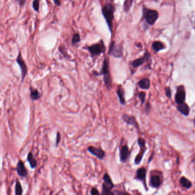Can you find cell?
<instances>
[{
	"label": "cell",
	"instance_id": "obj_23",
	"mask_svg": "<svg viewBox=\"0 0 195 195\" xmlns=\"http://www.w3.org/2000/svg\"><path fill=\"white\" fill-rule=\"evenodd\" d=\"M101 194H104V195L114 194V192H112L111 189L108 188L104 183H103L102 184V192H101Z\"/></svg>",
	"mask_w": 195,
	"mask_h": 195
},
{
	"label": "cell",
	"instance_id": "obj_22",
	"mask_svg": "<svg viewBox=\"0 0 195 195\" xmlns=\"http://www.w3.org/2000/svg\"><path fill=\"white\" fill-rule=\"evenodd\" d=\"M180 184L182 185V186L186 188V189H189L192 186L191 182L184 177H182L180 178Z\"/></svg>",
	"mask_w": 195,
	"mask_h": 195
},
{
	"label": "cell",
	"instance_id": "obj_5",
	"mask_svg": "<svg viewBox=\"0 0 195 195\" xmlns=\"http://www.w3.org/2000/svg\"><path fill=\"white\" fill-rule=\"evenodd\" d=\"M16 61L17 63L18 64V65L20 66V70H21V83L23 82V81H24L25 78L26 77L27 74H28V67L27 66V64L25 62V61L24 60L22 56H21V53L20 52L17 59H16Z\"/></svg>",
	"mask_w": 195,
	"mask_h": 195
},
{
	"label": "cell",
	"instance_id": "obj_15",
	"mask_svg": "<svg viewBox=\"0 0 195 195\" xmlns=\"http://www.w3.org/2000/svg\"><path fill=\"white\" fill-rule=\"evenodd\" d=\"M178 111L185 116H188L189 113V108L188 105L184 102L181 104H178L177 107Z\"/></svg>",
	"mask_w": 195,
	"mask_h": 195
},
{
	"label": "cell",
	"instance_id": "obj_3",
	"mask_svg": "<svg viewBox=\"0 0 195 195\" xmlns=\"http://www.w3.org/2000/svg\"><path fill=\"white\" fill-rule=\"evenodd\" d=\"M86 49L89 51L92 57L98 56L105 52L106 48L104 41L100 40L97 43L86 47Z\"/></svg>",
	"mask_w": 195,
	"mask_h": 195
},
{
	"label": "cell",
	"instance_id": "obj_27",
	"mask_svg": "<svg viewBox=\"0 0 195 195\" xmlns=\"http://www.w3.org/2000/svg\"><path fill=\"white\" fill-rule=\"evenodd\" d=\"M133 0H125L124 4V9L125 12H128L132 6Z\"/></svg>",
	"mask_w": 195,
	"mask_h": 195
},
{
	"label": "cell",
	"instance_id": "obj_35",
	"mask_svg": "<svg viewBox=\"0 0 195 195\" xmlns=\"http://www.w3.org/2000/svg\"><path fill=\"white\" fill-rule=\"evenodd\" d=\"M194 124H195V117H194Z\"/></svg>",
	"mask_w": 195,
	"mask_h": 195
},
{
	"label": "cell",
	"instance_id": "obj_24",
	"mask_svg": "<svg viewBox=\"0 0 195 195\" xmlns=\"http://www.w3.org/2000/svg\"><path fill=\"white\" fill-rule=\"evenodd\" d=\"M152 47H153V49L155 50L156 51H159L164 48V44L160 41L154 42L152 44Z\"/></svg>",
	"mask_w": 195,
	"mask_h": 195
},
{
	"label": "cell",
	"instance_id": "obj_29",
	"mask_svg": "<svg viewBox=\"0 0 195 195\" xmlns=\"http://www.w3.org/2000/svg\"><path fill=\"white\" fill-rule=\"evenodd\" d=\"M61 133L59 132H58L57 133V135H56V143H55V146L56 147H58V144H60V143L61 141Z\"/></svg>",
	"mask_w": 195,
	"mask_h": 195
},
{
	"label": "cell",
	"instance_id": "obj_33",
	"mask_svg": "<svg viewBox=\"0 0 195 195\" xmlns=\"http://www.w3.org/2000/svg\"><path fill=\"white\" fill-rule=\"evenodd\" d=\"M16 1L19 3V4L21 7H23L25 5V3L26 2V0H16Z\"/></svg>",
	"mask_w": 195,
	"mask_h": 195
},
{
	"label": "cell",
	"instance_id": "obj_28",
	"mask_svg": "<svg viewBox=\"0 0 195 195\" xmlns=\"http://www.w3.org/2000/svg\"><path fill=\"white\" fill-rule=\"evenodd\" d=\"M33 8L36 12H38L40 8V2L39 0H33Z\"/></svg>",
	"mask_w": 195,
	"mask_h": 195
},
{
	"label": "cell",
	"instance_id": "obj_31",
	"mask_svg": "<svg viewBox=\"0 0 195 195\" xmlns=\"http://www.w3.org/2000/svg\"><path fill=\"white\" fill-rule=\"evenodd\" d=\"M90 194L92 195H95V194H101V193L99 191V190L97 189L96 188L93 187V188H92V189L90 190Z\"/></svg>",
	"mask_w": 195,
	"mask_h": 195
},
{
	"label": "cell",
	"instance_id": "obj_14",
	"mask_svg": "<svg viewBox=\"0 0 195 195\" xmlns=\"http://www.w3.org/2000/svg\"><path fill=\"white\" fill-rule=\"evenodd\" d=\"M103 180L104 181L103 183L110 189L112 190L114 188L115 185H114V184L112 181V180L110 176L107 173H106L104 174L103 177Z\"/></svg>",
	"mask_w": 195,
	"mask_h": 195
},
{
	"label": "cell",
	"instance_id": "obj_21",
	"mask_svg": "<svg viewBox=\"0 0 195 195\" xmlns=\"http://www.w3.org/2000/svg\"><path fill=\"white\" fill-rule=\"evenodd\" d=\"M23 193V189L20 180L17 178L15 185V194L16 195H22Z\"/></svg>",
	"mask_w": 195,
	"mask_h": 195
},
{
	"label": "cell",
	"instance_id": "obj_9",
	"mask_svg": "<svg viewBox=\"0 0 195 195\" xmlns=\"http://www.w3.org/2000/svg\"><path fill=\"white\" fill-rule=\"evenodd\" d=\"M130 156V151L127 145H123L120 149V160L121 162H125Z\"/></svg>",
	"mask_w": 195,
	"mask_h": 195
},
{
	"label": "cell",
	"instance_id": "obj_32",
	"mask_svg": "<svg viewBox=\"0 0 195 195\" xmlns=\"http://www.w3.org/2000/svg\"><path fill=\"white\" fill-rule=\"evenodd\" d=\"M165 93H166V96L168 97V98H170V97H171V90H170V88L168 87V88H166Z\"/></svg>",
	"mask_w": 195,
	"mask_h": 195
},
{
	"label": "cell",
	"instance_id": "obj_25",
	"mask_svg": "<svg viewBox=\"0 0 195 195\" xmlns=\"http://www.w3.org/2000/svg\"><path fill=\"white\" fill-rule=\"evenodd\" d=\"M81 41L80 36L78 33H74L72 38V43L73 45H76L78 43H79Z\"/></svg>",
	"mask_w": 195,
	"mask_h": 195
},
{
	"label": "cell",
	"instance_id": "obj_2",
	"mask_svg": "<svg viewBox=\"0 0 195 195\" xmlns=\"http://www.w3.org/2000/svg\"><path fill=\"white\" fill-rule=\"evenodd\" d=\"M115 7L111 3H107L102 8V14L104 16L109 29L111 33H113Z\"/></svg>",
	"mask_w": 195,
	"mask_h": 195
},
{
	"label": "cell",
	"instance_id": "obj_18",
	"mask_svg": "<svg viewBox=\"0 0 195 195\" xmlns=\"http://www.w3.org/2000/svg\"><path fill=\"white\" fill-rule=\"evenodd\" d=\"M117 94L119 99L120 104L123 105H125L126 103L125 99V93H124V89L122 88L121 87L119 88V89L117 90Z\"/></svg>",
	"mask_w": 195,
	"mask_h": 195
},
{
	"label": "cell",
	"instance_id": "obj_11",
	"mask_svg": "<svg viewBox=\"0 0 195 195\" xmlns=\"http://www.w3.org/2000/svg\"><path fill=\"white\" fill-rule=\"evenodd\" d=\"M158 17V13L155 11H148L145 14V19L149 25L154 24Z\"/></svg>",
	"mask_w": 195,
	"mask_h": 195
},
{
	"label": "cell",
	"instance_id": "obj_12",
	"mask_svg": "<svg viewBox=\"0 0 195 195\" xmlns=\"http://www.w3.org/2000/svg\"><path fill=\"white\" fill-rule=\"evenodd\" d=\"M123 120L125 123L129 125H132L136 128H139V125L137 123V121L134 116H130L127 114H124L122 116Z\"/></svg>",
	"mask_w": 195,
	"mask_h": 195
},
{
	"label": "cell",
	"instance_id": "obj_20",
	"mask_svg": "<svg viewBox=\"0 0 195 195\" xmlns=\"http://www.w3.org/2000/svg\"><path fill=\"white\" fill-rule=\"evenodd\" d=\"M146 169L144 168H140L137 171L136 178L140 180H144L146 176Z\"/></svg>",
	"mask_w": 195,
	"mask_h": 195
},
{
	"label": "cell",
	"instance_id": "obj_10",
	"mask_svg": "<svg viewBox=\"0 0 195 195\" xmlns=\"http://www.w3.org/2000/svg\"><path fill=\"white\" fill-rule=\"evenodd\" d=\"M16 170L18 175L21 177H26L28 174V171L22 160H19L16 166Z\"/></svg>",
	"mask_w": 195,
	"mask_h": 195
},
{
	"label": "cell",
	"instance_id": "obj_34",
	"mask_svg": "<svg viewBox=\"0 0 195 195\" xmlns=\"http://www.w3.org/2000/svg\"><path fill=\"white\" fill-rule=\"evenodd\" d=\"M53 2H54V4L57 6V7H60L61 6V1L60 0H53Z\"/></svg>",
	"mask_w": 195,
	"mask_h": 195
},
{
	"label": "cell",
	"instance_id": "obj_17",
	"mask_svg": "<svg viewBox=\"0 0 195 195\" xmlns=\"http://www.w3.org/2000/svg\"><path fill=\"white\" fill-rule=\"evenodd\" d=\"M161 183V179L159 176L154 175L151 177L150 184L152 187L157 188L160 185Z\"/></svg>",
	"mask_w": 195,
	"mask_h": 195
},
{
	"label": "cell",
	"instance_id": "obj_30",
	"mask_svg": "<svg viewBox=\"0 0 195 195\" xmlns=\"http://www.w3.org/2000/svg\"><path fill=\"white\" fill-rule=\"evenodd\" d=\"M145 93L143 92H140L139 93V97L140 98L141 101V104H143L144 101H145Z\"/></svg>",
	"mask_w": 195,
	"mask_h": 195
},
{
	"label": "cell",
	"instance_id": "obj_19",
	"mask_svg": "<svg viewBox=\"0 0 195 195\" xmlns=\"http://www.w3.org/2000/svg\"><path fill=\"white\" fill-rule=\"evenodd\" d=\"M139 86L141 89H148L150 87V81L148 78H143L139 82Z\"/></svg>",
	"mask_w": 195,
	"mask_h": 195
},
{
	"label": "cell",
	"instance_id": "obj_4",
	"mask_svg": "<svg viewBox=\"0 0 195 195\" xmlns=\"http://www.w3.org/2000/svg\"><path fill=\"white\" fill-rule=\"evenodd\" d=\"M108 54L115 58L122 57L123 55L122 47L120 45L116 44L115 41H112L109 46Z\"/></svg>",
	"mask_w": 195,
	"mask_h": 195
},
{
	"label": "cell",
	"instance_id": "obj_16",
	"mask_svg": "<svg viewBox=\"0 0 195 195\" xmlns=\"http://www.w3.org/2000/svg\"><path fill=\"white\" fill-rule=\"evenodd\" d=\"M27 161L29 164L31 169H35L37 165V161L34 159L32 152H29L27 156Z\"/></svg>",
	"mask_w": 195,
	"mask_h": 195
},
{
	"label": "cell",
	"instance_id": "obj_7",
	"mask_svg": "<svg viewBox=\"0 0 195 195\" xmlns=\"http://www.w3.org/2000/svg\"><path fill=\"white\" fill-rule=\"evenodd\" d=\"M138 144H139V147L140 148V151L138 155L135 158V162L136 164H139L141 162V161L143 157L145 149H146L145 140H144L142 138H139L138 139Z\"/></svg>",
	"mask_w": 195,
	"mask_h": 195
},
{
	"label": "cell",
	"instance_id": "obj_26",
	"mask_svg": "<svg viewBox=\"0 0 195 195\" xmlns=\"http://www.w3.org/2000/svg\"><path fill=\"white\" fill-rule=\"evenodd\" d=\"M144 60H145L144 57L138 58V59L135 60V61H133L132 62V65L133 68H137V67L140 66L144 62Z\"/></svg>",
	"mask_w": 195,
	"mask_h": 195
},
{
	"label": "cell",
	"instance_id": "obj_1",
	"mask_svg": "<svg viewBox=\"0 0 195 195\" xmlns=\"http://www.w3.org/2000/svg\"><path fill=\"white\" fill-rule=\"evenodd\" d=\"M93 75L95 76H103V80L105 87L108 90H111L112 87V79L109 70V62L107 57L104 59L101 70L100 73L96 71L93 72Z\"/></svg>",
	"mask_w": 195,
	"mask_h": 195
},
{
	"label": "cell",
	"instance_id": "obj_6",
	"mask_svg": "<svg viewBox=\"0 0 195 195\" xmlns=\"http://www.w3.org/2000/svg\"><path fill=\"white\" fill-rule=\"evenodd\" d=\"M87 151L92 155L96 156L99 160H103L105 157V152L100 148H96L93 146H89L87 148Z\"/></svg>",
	"mask_w": 195,
	"mask_h": 195
},
{
	"label": "cell",
	"instance_id": "obj_13",
	"mask_svg": "<svg viewBox=\"0 0 195 195\" xmlns=\"http://www.w3.org/2000/svg\"><path fill=\"white\" fill-rule=\"evenodd\" d=\"M41 96L42 95L37 89H35L32 86L30 87V98L31 100L33 101L38 100L41 99Z\"/></svg>",
	"mask_w": 195,
	"mask_h": 195
},
{
	"label": "cell",
	"instance_id": "obj_8",
	"mask_svg": "<svg viewBox=\"0 0 195 195\" xmlns=\"http://www.w3.org/2000/svg\"><path fill=\"white\" fill-rule=\"evenodd\" d=\"M185 99V92L183 86H179L177 89V92L175 96L176 103L178 104L184 102Z\"/></svg>",
	"mask_w": 195,
	"mask_h": 195
}]
</instances>
